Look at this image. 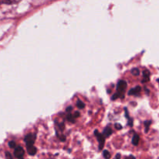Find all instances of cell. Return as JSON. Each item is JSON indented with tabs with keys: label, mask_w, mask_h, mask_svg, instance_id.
I'll return each instance as SVG.
<instances>
[{
	"label": "cell",
	"mask_w": 159,
	"mask_h": 159,
	"mask_svg": "<svg viewBox=\"0 0 159 159\" xmlns=\"http://www.w3.org/2000/svg\"><path fill=\"white\" fill-rule=\"evenodd\" d=\"M127 85L125 81H119L117 85V94H118V97L124 98V93L126 91V89Z\"/></svg>",
	"instance_id": "1"
},
{
	"label": "cell",
	"mask_w": 159,
	"mask_h": 159,
	"mask_svg": "<svg viewBox=\"0 0 159 159\" xmlns=\"http://www.w3.org/2000/svg\"><path fill=\"white\" fill-rule=\"evenodd\" d=\"M36 139V135L34 134H29L26 135L24 138V141L26 143V148L31 147V146L34 145V143Z\"/></svg>",
	"instance_id": "2"
},
{
	"label": "cell",
	"mask_w": 159,
	"mask_h": 159,
	"mask_svg": "<svg viewBox=\"0 0 159 159\" xmlns=\"http://www.w3.org/2000/svg\"><path fill=\"white\" fill-rule=\"evenodd\" d=\"M94 134L97 137V138H98V143H99V150H102L104 145V137L103 136V134L98 133V130H95Z\"/></svg>",
	"instance_id": "3"
},
{
	"label": "cell",
	"mask_w": 159,
	"mask_h": 159,
	"mask_svg": "<svg viewBox=\"0 0 159 159\" xmlns=\"http://www.w3.org/2000/svg\"><path fill=\"white\" fill-rule=\"evenodd\" d=\"M14 155L18 159H23V155H24V151L23 148L20 146L15 148V151H14Z\"/></svg>",
	"instance_id": "4"
},
{
	"label": "cell",
	"mask_w": 159,
	"mask_h": 159,
	"mask_svg": "<svg viewBox=\"0 0 159 159\" xmlns=\"http://www.w3.org/2000/svg\"><path fill=\"white\" fill-rule=\"evenodd\" d=\"M150 75H151V73L148 70H144L143 71V80H142L143 83L148 82L150 80Z\"/></svg>",
	"instance_id": "5"
},
{
	"label": "cell",
	"mask_w": 159,
	"mask_h": 159,
	"mask_svg": "<svg viewBox=\"0 0 159 159\" xmlns=\"http://www.w3.org/2000/svg\"><path fill=\"white\" fill-rule=\"evenodd\" d=\"M140 91H141V88L140 86H137L136 88H133L131 90H129V95H138L140 93Z\"/></svg>",
	"instance_id": "6"
},
{
	"label": "cell",
	"mask_w": 159,
	"mask_h": 159,
	"mask_svg": "<svg viewBox=\"0 0 159 159\" xmlns=\"http://www.w3.org/2000/svg\"><path fill=\"white\" fill-rule=\"evenodd\" d=\"M26 149H27L28 154H29L30 155H31V156L36 155V153H37V148H36L34 145L31 146V147L26 148Z\"/></svg>",
	"instance_id": "7"
},
{
	"label": "cell",
	"mask_w": 159,
	"mask_h": 159,
	"mask_svg": "<svg viewBox=\"0 0 159 159\" xmlns=\"http://www.w3.org/2000/svg\"><path fill=\"white\" fill-rule=\"evenodd\" d=\"M112 134V130L110 127H106L105 129L104 130V132H103V136L104 138H108V137L110 136L111 134Z\"/></svg>",
	"instance_id": "8"
},
{
	"label": "cell",
	"mask_w": 159,
	"mask_h": 159,
	"mask_svg": "<svg viewBox=\"0 0 159 159\" xmlns=\"http://www.w3.org/2000/svg\"><path fill=\"white\" fill-rule=\"evenodd\" d=\"M139 141H140V137H139L137 134H135L133 136V138H132V144H133V145H135V146L138 145Z\"/></svg>",
	"instance_id": "9"
},
{
	"label": "cell",
	"mask_w": 159,
	"mask_h": 159,
	"mask_svg": "<svg viewBox=\"0 0 159 159\" xmlns=\"http://www.w3.org/2000/svg\"><path fill=\"white\" fill-rule=\"evenodd\" d=\"M21 0H2V2L6 4H14V3L19 2Z\"/></svg>",
	"instance_id": "10"
},
{
	"label": "cell",
	"mask_w": 159,
	"mask_h": 159,
	"mask_svg": "<svg viewBox=\"0 0 159 159\" xmlns=\"http://www.w3.org/2000/svg\"><path fill=\"white\" fill-rule=\"evenodd\" d=\"M103 156L105 159H109L111 158V154L109 153L108 151L107 150H104L103 151Z\"/></svg>",
	"instance_id": "11"
},
{
	"label": "cell",
	"mask_w": 159,
	"mask_h": 159,
	"mask_svg": "<svg viewBox=\"0 0 159 159\" xmlns=\"http://www.w3.org/2000/svg\"><path fill=\"white\" fill-rule=\"evenodd\" d=\"M151 124V121H145L144 122V126H145V132L147 133L148 130H149L150 125Z\"/></svg>",
	"instance_id": "12"
},
{
	"label": "cell",
	"mask_w": 159,
	"mask_h": 159,
	"mask_svg": "<svg viewBox=\"0 0 159 159\" xmlns=\"http://www.w3.org/2000/svg\"><path fill=\"white\" fill-rule=\"evenodd\" d=\"M76 104H77V107L79 109H84V107H85V104H84V102L80 100H78L77 103Z\"/></svg>",
	"instance_id": "13"
},
{
	"label": "cell",
	"mask_w": 159,
	"mask_h": 159,
	"mask_svg": "<svg viewBox=\"0 0 159 159\" xmlns=\"http://www.w3.org/2000/svg\"><path fill=\"white\" fill-rule=\"evenodd\" d=\"M131 72H132V74L133 75H140V70H139L138 68H133V69L131 71Z\"/></svg>",
	"instance_id": "14"
},
{
	"label": "cell",
	"mask_w": 159,
	"mask_h": 159,
	"mask_svg": "<svg viewBox=\"0 0 159 159\" xmlns=\"http://www.w3.org/2000/svg\"><path fill=\"white\" fill-rule=\"evenodd\" d=\"M9 146L11 148H16V143L14 141H9Z\"/></svg>",
	"instance_id": "15"
},
{
	"label": "cell",
	"mask_w": 159,
	"mask_h": 159,
	"mask_svg": "<svg viewBox=\"0 0 159 159\" xmlns=\"http://www.w3.org/2000/svg\"><path fill=\"white\" fill-rule=\"evenodd\" d=\"M67 120H68L69 121H70V122H72V123L75 122L74 119H73V116H72V115H68V116H67Z\"/></svg>",
	"instance_id": "16"
},
{
	"label": "cell",
	"mask_w": 159,
	"mask_h": 159,
	"mask_svg": "<svg viewBox=\"0 0 159 159\" xmlns=\"http://www.w3.org/2000/svg\"><path fill=\"white\" fill-rule=\"evenodd\" d=\"M6 159H13L12 158V155H11V154L8 152H6Z\"/></svg>",
	"instance_id": "17"
},
{
	"label": "cell",
	"mask_w": 159,
	"mask_h": 159,
	"mask_svg": "<svg viewBox=\"0 0 159 159\" xmlns=\"http://www.w3.org/2000/svg\"><path fill=\"white\" fill-rule=\"evenodd\" d=\"M115 128L117 129V130H121V129L123 128L122 125H121V124H116L115 125Z\"/></svg>",
	"instance_id": "18"
},
{
	"label": "cell",
	"mask_w": 159,
	"mask_h": 159,
	"mask_svg": "<svg viewBox=\"0 0 159 159\" xmlns=\"http://www.w3.org/2000/svg\"><path fill=\"white\" fill-rule=\"evenodd\" d=\"M118 94H117V93H115V94L113 96H112V100H115V99H116L117 98H118Z\"/></svg>",
	"instance_id": "19"
},
{
	"label": "cell",
	"mask_w": 159,
	"mask_h": 159,
	"mask_svg": "<svg viewBox=\"0 0 159 159\" xmlns=\"http://www.w3.org/2000/svg\"><path fill=\"white\" fill-rule=\"evenodd\" d=\"M125 159H136V158L134 156H132V155H130V156L129 157H126Z\"/></svg>",
	"instance_id": "20"
},
{
	"label": "cell",
	"mask_w": 159,
	"mask_h": 159,
	"mask_svg": "<svg viewBox=\"0 0 159 159\" xmlns=\"http://www.w3.org/2000/svg\"><path fill=\"white\" fill-rule=\"evenodd\" d=\"M78 116H80V113L79 112H76L74 113V117H78Z\"/></svg>",
	"instance_id": "21"
},
{
	"label": "cell",
	"mask_w": 159,
	"mask_h": 159,
	"mask_svg": "<svg viewBox=\"0 0 159 159\" xmlns=\"http://www.w3.org/2000/svg\"><path fill=\"white\" fill-rule=\"evenodd\" d=\"M115 159H120V154H117V155H115Z\"/></svg>",
	"instance_id": "22"
},
{
	"label": "cell",
	"mask_w": 159,
	"mask_h": 159,
	"mask_svg": "<svg viewBox=\"0 0 159 159\" xmlns=\"http://www.w3.org/2000/svg\"><path fill=\"white\" fill-rule=\"evenodd\" d=\"M71 110H72V107H69L68 108H66V111H68V112L71 111Z\"/></svg>",
	"instance_id": "23"
}]
</instances>
